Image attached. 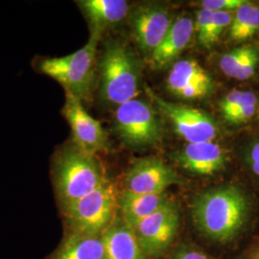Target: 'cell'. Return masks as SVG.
Masks as SVG:
<instances>
[{
  "instance_id": "cell-1",
  "label": "cell",
  "mask_w": 259,
  "mask_h": 259,
  "mask_svg": "<svg viewBox=\"0 0 259 259\" xmlns=\"http://www.w3.org/2000/svg\"><path fill=\"white\" fill-rule=\"evenodd\" d=\"M249 213V203L240 188L223 185L197 195L191 204L196 228L210 240L226 243L243 229Z\"/></svg>"
},
{
  "instance_id": "cell-2",
  "label": "cell",
  "mask_w": 259,
  "mask_h": 259,
  "mask_svg": "<svg viewBox=\"0 0 259 259\" xmlns=\"http://www.w3.org/2000/svg\"><path fill=\"white\" fill-rule=\"evenodd\" d=\"M51 176L61 209L91 193L107 180L97 156L79 148L72 140L54 152Z\"/></svg>"
},
{
  "instance_id": "cell-3",
  "label": "cell",
  "mask_w": 259,
  "mask_h": 259,
  "mask_svg": "<svg viewBox=\"0 0 259 259\" xmlns=\"http://www.w3.org/2000/svg\"><path fill=\"white\" fill-rule=\"evenodd\" d=\"M139 62L130 47L118 39L105 41L97 62L98 98L117 108L139 93Z\"/></svg>"
},
{
  "instance_id": "cell-4",
  "label": "cell",
  "mask_w": 259,
  "mask_h": 259,
  "mask_svg": "<svg viewBox=\"0 0 259 259\" xmlns=\"http://www.w3.org/2000/svg\"><path fill=\"white\" fill-rule=\"evenodd\" d=\"M101 37L91 34L84 47L63 57H37L33 66L39 74L60 83L65 93H70L83 103L91 102L97 83L98 45Z\"/></svg>"
},
{
  "instance_id": "cell-5",
  "label": "cell",
  "mask_w": 259,
  "mask_h": 259,
  "mask_svg": "<svg viewBox=\"0 0 259 259\" xmlns=\"http://www.w3.org/2000/svg\"><path fill=\"white\" fill-rule=\"evenodd\" d=\"M118 194L108 179L91 193L62 209L69 232L101 235L116 215Z\"/></svg>"
},
{
  "instance_id": "cell-6",
  "label": "cell",
  "mask_w": 259,
  "mask_h": 259,
  "mask_svg": "<svg viewBox=\"0 0 259 259\" xmlns=\"http://www.w3.org/2000/svg\"><path fill=\"white\" fill-rule=\"evenodd\" d=\"M113 129L121 141L132 148L154 146L163 136L157 113L150 104L138 98L115 108Z\"/></svg>"
},
{
  "instance_id": "cell-7",
  "label": "cell",
  "mask_w": 259,
  "mask_h": 259,
  "mask_svg": "<svg viewBox=\"0 0 259 259\" xmlns=\"http://www.w3.org/2000/svg\"><path fill=\"white\" fill-rule=\"evenodd\" d=\"M180 220L178 205L168 199L165 204L134 229L146 257L157 258L166 252L176 237Z\"/></svg>"
},
{
  "instance_id": "cell-8",
  "label": "cell",
  "mask_w": 259,
  "mask_h": 259,
  "mask_svg": "<svg viewBox=\"0 0 259 259\" xmlns=\"http://www.w3.org/2000/svg\"><path fill=\"white\" fill-rule=\"evenodd\" d=\"M145 91L158 111L172 123L177 134L187 143L210 142L217 139L218 126L209 114L198 109L166 101L158 97L148 87Z\"/></svg>"
},
{
  "instance_id": "cell-9",
  "label": "cell",
  "mask_w": 259,
  "mask_h": 259,
  "mask_svg": "<svg viewBox=\"0 0 259 259\" xmlns=\"http://www.w3.org/2000/svg\"><path fill=\"white\" fill-rule=\"evenodd\" d=\"M61 112L70 126L71 140L79 148L96 156L109 151L108 133L103 128L102 124L87 111L80 99L65 93V104Z\"/></svg>"
},
{
  "instance_id": "cell-10",
  "label": "cell",
  "mask_w": 259,
  "mask_h": 259,
  "mask_svg": "<svg viewBox=\"0 0 259 259\" xmlns=\"http://www.w3.org/2000/svg\"><path fill=\"white\" fill-rule=\"evenodd\" d=\"M181 183L176 171L163 160L143 157L133 162L125 176V189L136 194H161Z\"/></svg>"
},
{
  "instance_id": "cell-11",
  "label": "cell",
  "mask_w": 259,
  "mask_h": 259,
  "mask_svg": "<svg viewBox=\"0 0 259 259\" xmlns=\"http://www.w3.org/2000/svg\"><path fill=\"white\" fill-rule=\"evenodd\" d=\"M167 89L180 98L202 99L214 89L210 74L193 59L178 60L169 70Z\"/></svg>"
},
{
  "instance_id": "cell-12",
  "label": "cell",
  "mask_w": 259,
  "mask_h": 259,
  "mask_svg": "<svg viewBox=\"0 0 259 259\" xmlns=\"http://www.w3.org/2000/svg\"><path fill=\"white\" fill-rule=\"evenodd\" d=\"M130 22L137 44L151 54L165 37L173 19L162 6L144 5L133 12Z\"/></svg>"
},
{
  "instance_id": "cell-13",
  "label": "cell",
  "mask_w": 259,
  "mask_h": 259,
  "mask_svg": "<svg viewBox=\"0 0 259 259\" xmlns=\"http://www.w3.org/2000/svg\"><path fill=\"white\" fill-rule=\"evenodd\" d=\"M177 163L186 171L198 176H212L223 171L229 157L218 143H187L175 154Z\"/></svg>"
},
{
  "instance_id": "cell-14",
  "label": "cell",
  "mask_w": 259,
  "mask_h": 259,
  "mask_svg": "<svg viewBox=\"0 0 259 259\" xmlns=\"http://www.w3.org/2000/svg\"><path fill=\"white\" fill-rule=\"evenodd\" d=\"M194 31V22L190 17L184 15L174 19L162 41L150 54L151 67L164 69L172 66L189 45Z\"/></svg>"
},
{
  "instance_id": "cell-15",
  "label": "cell",
  "mask_w": 259,
  "mask_h": 259,
  "mask_svg": "<svg viewBox=\"0 0 259 259\" xmlns=\"http://www.w3.org/2000/svg\"><path fill=\"white\" fill-rule=\"evenodd\" d=\"M76 4L90 24L91 34L100 37L106 30L120 23L129 13V4L125 0H80Z\"/></svg>"
},
{
  "instance_id": "cell-16",
  "label": "cell",
  "mask_w": 259,
  "mask_h": 259,
  "mask_svg": "<svg viewBox=\"0 0 259 259\" xmlns=\"http://www.w3.org/2000/svg\"><path fill=\"white\" fill-rule=\"evenodd\" d=\"M107 259H146L139 246L136 232L124 219L115 215L101 234Z\"/></svg>"
},
{
  "instance_id": "cell-17",
  "label": "cell",
  "mask_w": 259,
  "mask_h": 259,
  "mask_svg": "<svg viewBox=\"0 0 259 259\" xmlns=\"http://www.w3.org/2000/svg\"><path fill=\"white\" fill-rule=\"evenodd\" d=\"M168 200L165 193L161 194H136L124 190L118 195V207L121 217L135 229L139 223L155 212Z\"/></svg>"
},
{
  "instance_id": "cell-18",
  "label": "cell",
  "mask_w": 259,
  "mask_h": 259,
  "mask_svg": "<svg viewBox=\"0 0 259 259\" xmlns=\"http://www.w3.org/2000/svg\"><path fill=\"white\" fill-rule=\"evenodd\" d=\"M48 259H107L102 236L69 232Z\"/></svg>"
},
{
  "instance_id": "cell-19",
  "label": "cell",
  "mask_w": 259,
  "mask_h": 259,
  "mask_svg": "<svg viewBox=\"0 0 259 259\" xmlns=\"http://www.w3.org/2000/svg\"><path fill=\"white\" fill-rule=\"evenodd\" d=\"M259 30V7L249 1L233 13L230 37L242 41L252 37Z\"/></svg>"
},
{
  "instance_id": "cell-20",
  "label": "cell",
  "mask_w": 259,
  "mask_h": 259,
  "mask_svg": "<svg viewBox=\"0 0 259 259\" xmlns=\"http://www.w3.org/2000/svg\"><path fill=\"white\" fill-rule=\"evenodd\" d=\"M250 48L251 46H243L233 48L224 54L219 63L223 73L230 78H235L241 65L249 54Z\"/></svg>"
},
{
  "instance_id": "cell-21",
  "label": "cell",
  "mask_w": 259,
  "mask_h": 259,
  "mask_svg": "<svg viewBox=\"0 0 259 259\" xmlns=\"http://www.w3.org/2000/svg\"><path fill=\"white\" fill-rule=\"evenodd\" d=\"M256 95L251 92H244L239 106L226 121L231 124H241L250 120L256 111Z\"/></svg>"
},
{
  "instance_id": "cell-22",
  "label": "cell",
  "mask_w": 259,
  "mask_h": 259,
  "mask_svg": "<svg viewBox=\"0 0 259 259\" xmlns=\"http://www.w3.org/2000/svg\"><path fill=\"white\" fill-rule=\"evenodd\" d=\"M232 19H233L232 12L213 13L210 32H209L208 41H207V48H211L219 41L223 32L229 26H231Z\"/></svg>"
},
{
  "instance_id": "cell-23",
  "label": "cell",
  "mask_w": 259,
  "mask_h": 259,
  "mask_svg": "<svg viewBox=\"0 0 259 259\" xmlns=\"http://www.w3.org/2000/svg\"><path fill=\"white\" fill-rule=\"evenodd\" d=\"M212 12L208 10H198L196 13V21H195V31L197 33V38L200 46L207 48L208 36L210 32L211 20H212Z\"/></svg>"
},
{
  "instance_id": "cell-24",
  "label": "cell",
  "mask_w": 259,
  "mask_h": 259,
  "mask_svg": "<svg viewBox=\"0 0 259 259\" xmlns=\"http://www.w3.org/2000/svg\"><path fill=\"white\" fill-rule=\"evenodd\" d=\"M258 64L259 51L257 50V48L251 47L249 54L246 57L244 63L241 65L234 79H237L239 81L250 79V77L254 74Z\"/></svg>"
},
{
  "instance_id": "cell-25",
  "label": "cell",
  "mask_w": 259,
  "mask_h": 259,
  "mask_svg": "<svg viewBox=\"0 0 259 259\" xmlns=\"http://www.w3.org/2000/svg\"><path fill=\"white\" fill-rule=\"evenodd\" d=\"M246 0H204L201 2L202 9L208 10L212 13L216 12H232L234 13L242 5H244Z\"/></svg>"
},
{
  "instance_id": "cell-26",
  "label": "cell",
  "mask_w": 259,
  "mask_h": 259,
  "mask_svg": "<svg viewBox=\"0 0 259 259\" xmlns=\"http://www.w3.org/2000/svg\"><path fill=\"white\" fill-rule=\"evenodd\" d=\"M243 93L244 92L233 90L223 98L222 101L220 102V109L225 120H227L231 116L232 112L239 106Z\"/></svg>"
},
{
  "instance_id": "cell-27",
  "label": "cell",
  "mask_w": 259,
  "mask_h": 259,
  "mask_svg": "<svg viewBox=\"0 0 259 259\" xmlns=\"http://www.w3.org/2000/svg\"><path fill=\"white\" fill-rule=\"evenodd\" d=\"M171 259H211L207 254L194 248L184 247L177 250Z\"/></svg>"
},
{
  "instance_id": "cell-28",
  "label": "cell",
  "mask_w": 259,
  "mask_h": 259,
  "mask_svg": "<svg viewBox=\"0 0 259 259\" xmlns=\"http://www.w3.org/2000/svg\"><path fill=\"white\" fill-rule=\"evenodd\" d=\"M249 163L252 172L259 178V141L250 147Z\"/></svg>"
},
{
  "instance_id": "cell-29",
  "label": "cell",
  "mask_w": 259,
  "mask_h": 259,
  "mask_svg": "<svg viewBox=\"0 0 259 259\" xmlns=\"http://www.w3.org/2000/svg\"><path fill=\"white\" fill-rule=\"evenodd\" d=\"M248 259H259V244L254 248V250H251Z\"/></svg>"
}]
</instances>
